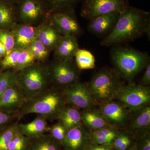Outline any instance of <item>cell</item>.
<instances>
[{"label": "cell", "instance_id": "1", "mask_svg": "<svg viewBox=\"0 0 150 150\" xmlns=\"http://www.w3.org/2000/svg\"><path fill=\"white\" fill-rule=\"evenodd\" d=\"M150 14L139 8L128 6L121 13L115 27L100 42L109 46L132 41L146 34L150 36Z\"/></svg>", "mask_w": 150, "mask_h": 150}, {"label": "cell", "instance_id": "2", "mask_svg": "<svg viewBox=\"0 0 150 150\" xmlns=\"http://www.w3.org/2000/svg\"><path fill=\"white\" fill-rule=\"evenodd\" d=\"M67 105L62 90L51 86L28 98L18 112L19 116L21 119L24 115L35 113L47 120H58Z\"/></svg>", "mask_w": 150, "mask_h": 150}, {"label": "cell", "instance_id": "3", "mask_svg": "<svg viewBox=\"0 0 150 150\" xmlns=\"http://www.w3.org/2000/svg\"><path fill=\"white\" fill-rule=\"evenodd\" d=\"M110 57L114 69L121 78L130 82L150 62L147 53L125 46L112 48Z\"/></svg>", "mask_w": 150, "mask_h": 150}, {"label": "cell", "instance_id": "4", "mask_svg": "<svg viewBox=\"0 0 150 150\" xmlns=\"http://www.w3.org/2000/svg\"><path fill=\"white\" fill-rule=\"evenodd\" d=\"M121 78L115 69L108 68L94 74L88 86L95 103L100 105L115 98L117 91L123 85Z\"/></svg>", "mask_w": 150, "mask_h": 150}, {"label": "cell", "instance_id": "5", "mask_svg": "<svg viewBox=\"0 0 150 150\" xmlns=\"http://www.w3.org/2000/svg\"><path fill=\"white\" fill-rule=\"evenodd\" d=\"M16 82L27 99L51 86L48 67L36 62L16 72Z\"/></svg>", "mask_w": 150, "mask_h": 150}, {"label": "cell", "instance_id": "6", "mask_svg": "<svg viewBox=\"0 0 150 150\" xmlns=\"http://www.w3.org/2000/svg\"><path fill=\"white\" fill-rule=\"evenodd\" d=\"M47 66L52 86L64 89L79 81L80 70L77 67L74 59H54Z\"/></svg>", "mask_w": 150, "mask_h": 150}, {"label": "cell", "instance_id": "7", "mask_svg": "<svg viewBox=\"0 0 150 150\" xmlns=\"http://www.w3.org/2000/svg\"><path fill=\"white\" fill-rule=\"evenodd\" d=\"M16 7L21 23L38 25L48 21L50 13L43 0H21Z\"/></svg>", "mask_w": 150, "mask_h": 150}, {"label": "cell", "instance_id": "8", "mask_svg": "<svg viewBox=\"0 0 150 150\" xmlns=\"http://www.w3.org/2000/svg\"><path fill=\"white\" fill-rule=\"evenodd\" d=\"M130 111H134L149 105L150 101V89L130 82L118 89L115 97Z\"/></svg>", "mask_w": 150, "mask_h": 150}, {"label": "cell", "instance_id": "9", "mask_svg": "<svg viewBox=\"0 0 150 150\" xmlns=\"http://www.w3.org/2000/svg\"><path fill=\"white\" fill-rule=\"evenodd\" d=\"M81 15L90 20L104 14L122 13L129 6L128 0H81Z\"/></svg>", "mask_w": 150, "mask_h": 150}, {"label": "cell", "instance_id": "10", "mask_svg": "<svg viewBox=\"0 0 150 150\" xmlns=\"http://www.w3.org/2000/svg\"><path fill=\"white\" fill-rule=\"evenodd\" d=\"M48 21L57 28L62 35L77 38L82 33V28L78 21L74 9L54 12L50 13Z\"/></svg>", "mask_w": 150, "mask_h": 150}, {"label": "cell", "instance_id": "11", "mask_svg": "<svg viewBox=\"0 0 150 150\" xmlns=\"http://www.w3.org/2000/svg\"><path fill=\"white\" fill-rule=\"evenodd\" d=\"M62 91L67 105L85 110L93 108L96 104L89 90L88 84L79 81L62 89Z\"/></svg>", "mask_w": 150, "mask_h": 150}, {"label": "cell", "instance_id": "12", "mask_svg": "<svg viewBox=\"0 0 150 150\" xmlns=\"http://www.w3.org/2000/svg\"><path fill=\"white\" fill-rule=\"evenodd\" d=\"M112 100L100 104V112L112 127L123 126L130 119L131 111L120 101Z\"/></svg>", "mask_w": 150, "mask_h": 150}, {"label": "cell", "instance_id": "13", "mask_svg": "<svg viewBox=\"0 0 150 150\" xmlns=\"http://www.w3.org/2000/svg\"><path fill=\"white\" fill-rule=\"evenodd\" d=\"M26 100L22 89L16 81L0 96V110L11 113L19 112Z\"/></svg>", "mask_w": 150, "mask_h": 150}, {"label": "cell", "instance_id": "14", "mask_svg": "<svg viewBox=\"0 0 150 150\" xmlns=\"http://www.w3.org/2000/svg\"><path fill=\"white\" fill-rule=\"evenodd\" d=\"M121 13L112 12L96 17L89 20L88 30L98 37H105L115 27Z\"/></svg>", "mask_w": 150, "mask_h": 150}, {"label": "cell", "instance_id": "15", "mask_svg": "<svg viewBox=\"0 0 150 150\" xmlns=\"http://www.w3.org/2000/svg\"><path fill=\"white\" fill-rule=\"evenodd\" d=\"M41 25H38L17 23L11 30L15 43V48L22 50L28 48L37 39L38 30Z\"/></svg>", "mask_w": 150, "mask_h": 150}, {"label": "cell", "instance_id": "16", "mask_svg": "<svg viewBox=\"0 0 150 150\" xmlns=\"http://www.w3.org/2000/svg\"><path fill=\"white\" fill-rule=\"evenodd\" d=\"M89 142L88 133L82 125L68 130L61 145L64 150H84Z\"/></svg>", "mask_w": 150, "mask_h": 150}, {"label": "cell", "instance_id": "17", "mask_svg": "<svg viewBox=\"0 0 150 150\" xmlns=\"http://www.w3.org/2000/svg\"><path fill=\"white\" fill-rule=\"evenodd\" d=\"M79 48L76 38L62 35L54 50V59L60 60L74 59Z\"/></svg>", "mask_w": 150, "mask_h": 150}, {"label": "cell", "instance_id": "18", "mask_svg": "<svg viewBox=\"0 0 150 150\" xmlns=\"http://www.w3.org/2000/svg\"><path fill=\"white\" fill-rule=\"evenodd\" d=\"M47 119L44 116L38 115L31 122L18 125L19 132L30 139L39 137L47 133L48 126Z\"/></svg>", "mask_w": 150, "mask_h": 150}, {"label": "cell", "instance_id": "19", "mask_svg": "<svg viewBox=\"0 0 150 150\" xmlns=\"http://www.w3.org/2000/svg\"><path fill=\"white\" fill-rule=\"evenodd\" d=\"M62 36L57 28L48 21L40 25L37 39L51 52L54 51Z\"/></svg>", "mask_w": 150, "mask_h": 150}, {"label": "cell", "instance_id": "20", "mask_svg": "<svg viewBox=\"0 0 150 150\" xmlns=\"http://www.w3.org/2000/svg\"><path fill=\"white\" fill-rule=\"evenodd\" d=\"M18 21L16 5L0 1V30H11Z\"/></svg>", "mask_w": 150, "mask_h": 150}, {"label": "cell", "instance_id": "21", "mask_svg": "<svg viewBox=\"0 0 150 150\" xmlns=\"http://www.w3.org/2000/svg\"><path fill=\"white\" fill-rule=\"evenodd\" d=\"M81 115L82 123L91 130L112 127L105 120L99 110L93 108L87 109L84 111Z\"/></svg>", "mask_w": 150, "mask_h": 150}, {"label": "cell", "instance_id": "22", "mask_svg": "<svg viewBox=\"0 0 150 150\" xmlns=\"http://www.w3.org/2000/svg\"><path fill=\"white\" fill-rule=\"evenodd\" d=\"M129 128L135 132L146 131L150 127V107L147 105L134 111Z\"/></svg>", "mask_w": 150, "mask_h": 150}, {"label": "cell", "instance_id": "23", "mask_svg": "<svg viewBox=\"0 0 150 150\" xmlns=\"http://www.w3.org/2000/svg\"><path fill=\"white\" fill-rule=\"evenodd\" d=\"M58 120L67 130L83 124L81 113L79 110V108L72 105H66Z\"/></svg>", "mask_w": 150, "mask_h": 150}, {"label": "cell", "instance_id": "24", "mask_svg": "<svg viewBox=\"0 0 150 150\" xmlns=\"http://www.w3.org/2000/svg\"><path fill=\"white\" fill-rule=\"evenodd\" d=\"M62 145L50 134L31 139L27 150H61Z\"/></svg>", "mask_w": 150, "mask_h": 150}, {"label": "cell", "instance_id": "25", "mask_svg": "<svg viewBox=\"0 0 150 150\" xmlns=\"http://www.w3.org/2000/svg\"><path fill=\"white\" fill-rule=\"evenodd\" d=\"M75 64L79 70L93 69L95 67V56L90 51L79 48L75 54Z\"/></svg>", "mask_w": 150, "mask_h": 150}, {"label": "cell", "instance_id": "26", "mask_svg": "<svg viewBox=\"0 0 150 150\" xmlns=\"http://www.w3.org/2000/svg\"><path fill=\"white\" fill-rule=\"evenodd\" d=\"M48 7L50 13L65 10L74 9L81 0H43Z\"/></svg>", "mask_w": 150, "mask_h": 150}, {"label": "cell", "instance_id": "27", "mask_svg": "<svg viewBox=\"0 0 150 150\" xmlns=\"http://www.w3.org/2000/svg\"><path fill=\"white\" fill-rule=\"evenodd\" d=\"M18 121L13 122L0 131V150H7L9 144L18 132Z\"/></svg>", "mask_w": 150, "mask_h": 150}, {"label": "cell", "instance_id": "28", "mask_svg": "<svg viewBox=\"0 0 150 150\" xmlns=\"http://www.w3.org/2000/svg\"><path fill=\"white\" fill-rule=\"evenodd\" d=\"M28 48L32 53L38 62L45 63L49 57L50 51L38 39L33 42Z\"/></svg>", "mask_w": 150, "mask_h": 150}, {"label": "cell", "instance_id": "29", "mask_svg": "<svg viewBox=\"0 0 150 150\" xmlns=\"http://www.w3.org/2000/svg\"><path fill=\"white\" fill-rule=\"evenodd\" d=\"M36 62H38L35 57L28 48L22 49L21 51L16 67L13 71L17 72Z\"/></svg>", "mask_w": 150, "mask_h": 150}, {"label": "cell", "instance_id": "30", "mask_svg": "<svg viewBox=\"0 0 150 150\" xmlns=\"http://www.w3.org/2000/svg\"><path fill=\"white\" fill-rule=\"evenodd\" d=\"M21 51L20 49L15 48L2 59L0 66L3 71L15 69Z\"/></svg>", "mask_w": 150, "mask_h": 150}, {"label": "cell", "instance_id": "31", "mask_svg": "<svg viewBox=\"0 0 150 150\" xmlns=\"http://www.w3.org/2000/svg\"><path fill=\"white\" fill-rule=\"evenodd\" d=\"M30 140L31 139L18 131L9 144L7 150H27Z\"/></svg>", "mask_w": 150, "mask_h": 150}, {"label": "cell", "instance_id": "32", "mask_svg": "<svg viewBox=\"0 0 150 150\" xmlns=\"http://www.w3.org/2000/svg\"><path fill=\"white\" fill-rule=\"evenodd\" d=\"M16 81V73L13 70L4 71L0 76V96L11 85Z\"/></svg>", "mask_w": 150, "mask_h": 150}, {"label": "cell", "instance_id": "33", "mask_svg": "<svg viewBox=\"0 0 150 150\" xmlns=\"http://www.w3.org/2000/svg\"><path fill=\"white\" fill-rule=\"evenodd\" d=\"M67 131V128L59 121L51 127H48L47 133L50 134L57 142L62 144L66 137Z\"/></svg>", "mask_w": 150, "mask_h": 150}, {"label": "cell", "instance_id": "34", "mask_svg": "<svg viewBox=\"0 0 150 150\" xmlns=\"http://www.w3.org/2000/svg\"><path fill=\"white\" fill-rule=\"evenodd\" d=\"M0 42L5 47L6 54L15 48L14 38L11 30H0Z\"/></svg>", "mask_w": 150, "mask_h": 150}, {"label": "cell", "instance_id": "35", "mask_svg": "<svg viewBox=\"0 0 150 150\" xmlns=\"http://www.w3.org/2000/svg\"><path fill=\"white\" fill-rule=\"evenodd\" d=\"M88 134L90 137H103L113 141L118 134L115 127H110L92 130Z\"/></svg>", "mask_w": 150, "mask_h": 150}, {"label": "cell", "instance_id": "36", "mask_svg": "<svg viewBox=\"0 0 150 150\" xmlns=\"http://www.w3.org/2000/svg\"><path fill=\"white\" fill-rule=\"evenodd\" d=\"M20 119L18 112L11 113L0 110V131Z\"/></svg>", "mask_w": 150, "mask_h": 150}, {"label": "cell", "instance_id": "37", "mask_svg": "<svg viewBox=\"0 0 150 150\" xmlns=\"http://www.w3.org/2000/svg\"><path fill=\"white\" fill-rule=\"evenodd\" d=\"M138 150H150V138L149 134L144 135L140 140Z\"/></svg>", "mask_w": 150, "mask_h": 150}, {"label": "cell", "instance_id": "38", "mask_svg": "<svg viewBox=\"0 0 150 150\" xmlns=\"http://www.w3.org/2000/svg\"><path fill=\"white\" fill-rule=\"evenodd\" d=\"M129 137V136L126 134H118L117 137H115V139L113 140L112 145L115 149H118V148L121 146L123 142Z\"/></svg>", "mask_w": 150, "mask_h": 150}, {"label": "cell", "instance_id": "39", "mask_svg": "<svg viewBox=\"0 0 150 150\" xmlns=\"http://www.w3.org/2000/svg\"><path fill=\"white\" fill-rule=\"evenodd\" d=\"M145 71L142 78V82L143 86H146L150 84V63L146 67Z\"/></svg>", "mask_w": 150, "mask_h": 150}, {"label": "cell", "instance_id": "40", "mask_svg": "<svg viewBox=\"0 0 150 150\" xmlns=\"http://www.w3.org/2000/svg\"><path fill=\"white\" fill-rule=\"evenodd\" d=\"M84 150H112L108 146L94 145L88 146Z\"/></svg>", "mask_w": 150, "mask_h": 150}, {"label": "cell", "instance_id": "41", "mask_svg": "<svg viewBox=\"0 0 150 150\" xmlns=\"http://www.w3.org/2000/svg\"><path fill=\"white\" fill-rule=\"evenodd\" d=\"M131 144V140L130 137L127 139L121 146L118 149V150H126L130 146Z\"/></svg>", "mask_w": 150, "mask_h": 150}, {"label": "cell", "instance_id": "42", "mask_svg": "<svg viewBox=\"0 0 150 150\" xmlns=\"http://www.w3.org/2000/svg\"><path fill=\"white\" fill-rule=\"evenodd\" d=\"M21 1V0H0L1 1L3 2L13 5H16Z\"/></svg>", "mask_w": 150, "mask_h": 150}, {"label": "cell", "instance_id": "43", "mask_svg": "<svg viewBox=\"0 0 150 150\" xmlns=\"http://www.w3.org/2000/svg\"><path fill=\"white\" fill-rule=\"evenodd\" d=\"M3 71H3L1 67V66H0V76L1 74Z\"/></svg>", "mask_w": 150, "mask_h": 150}, {"label": "cell", "instance_id": "44", "mask_svg": "<svg viewBox=\"0 0 150 150\" xmlns=\"http://www.w3.org/2000/svg\"><path fill=\"white\" fill-rule=\"evenodd\" d=\"M131 150H138L137 147H134Z\"/></svg>", "mask_w": 150, "mask_h": 150}, {"label": "cell", "instance_id": "45", "mask_svg": "<svg viewBox=\"0 0 150 150\" xmlns=\"http://www.w3.org/2000/svg\"><path fill=\"white\" fill-rule=\"evenodd\" d=\"M3 58V57H2V56H1V55H0V62H1V60H2V59Z\"/></svg>", "mask_w": 150, "mask_h": 150}, {"label": "cell", "instance_id": "46", "mask_svg": "<svg viewBox=\"0 0 150 150\" xmlns=\"http://www.w3.org/2000/svg\"><path fill=\"white\" fill-rule=\"evenodd\" d=\"M63 150H64V149H63Z\"/></svg>", "mask_w": 150, "mask_h": 150}]
</instances>
